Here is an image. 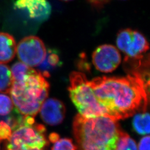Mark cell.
<instances>
[{"instance_id": "obj_1", "label": "cell", "mask_w": 150, "mask_h": 150, "mask_svg": "<svg viewBox=\"0 0 150 150\" xmlns=\"http://www.w3.org/2000/svg\"><path fill=\"white\" fill-rule=\"evenodd\" d=\"M139 72L126 77H100L90 81L97 100L110 118L125 119L137 112H146L149 82Z\"/></svg>"}, {"instance_id": "obj_2", "label": "cell", "mask_w": 150, "mask_h": 150, "mask_svg": "<svg viewBox=\"0 0 150 150\" xmlns=\"http://www.w3.org/2000/svg\"><path fill=\"white\" fill-rule=\"evenodd\" d=\"M121 129L116 120L107 116H76L73 132L77 150H116Z\"/></svg>"}, {"instance_id": "obj_3", "label": "cell", "mask_w": 150, "mask_h": 150, "mask_svg": "<svg viewBox=\"0 0 150 150\" xmlns=\"http://www.w3.org/2000/svg\"><path fill=\"white\" fill-rule=\"evenodd\" d=\"M49 88L41 74L32 69L22 80L13 82L9 93L18 112L34 117L48 96Z\"/></svg>"}, {"instance_id": "obj_4", "label": "cell", "mask_w": 150, "mask_h": 150, "mask_svg": "<svg viewBox=\"0 0 150 150\" xmlns=\"http://www.w3.org/2000/svg\"><path fill=\"white\" fill-rule=\"evenodd\" d=\"M70 97L80 115L87 118L109 117L106 108L98 101L86 76L80 72L70 75Z\"/></svg>"}, {"instance_id": "obj_5", "label": "cell", "mask_w": 150, "mask_h": 150, "mask_svg": "<svg viewBox=\"0 0 150 150\" xmlns=\"http://www.w3.org/2000/svg\"><path fill=\"white\" fill-rule=\"evenodd\" d=\"M48 144L45 126L34 123L15 129L5 142L4 150H43Z\"/></svg>"}, {"instance_id": "obj_6", "label": "cell", "mask_w": 150, "mask_h": 150, "mask_svg": "<svg viewBox=\"0 0 150 150\" xmlns=\"http://www.w3.org/2000/svg\"><path fill=\"white\" fill-rule=\"evenodd\" d=\"M116 43L118 48L126 56V60H142L149 48L145 36L137 31L129 28L118 32Z\"/></svg>"}, {"instance_id": "obj_7", "label": "cell", "mask_w": 150, "mask_h": 150, "mask_svg": "<svg viewBox=\"0 0 150 150\" xmlns=\"http://www.w3.org/2000/svg\"><path fill=\"white\" fill-rule=\"evenodd\" d=\"M16 52L21 62L28 66H38L46 55V48L39 38L30 36L23 38L16 46Z\"/></svg>"}, {"instance_id": "obj_8", "label": "cell", "mask_w": 150, "mask_h": 150, "mask_svg": "<svg viewBox=\"0 0 150 150\" xmlns=\"http://www.w3.org/2000/svg\"><path fill=\"white\" fill-rule=\"evenodd\" d=\"M121 62L118 50L111 45H103L92 54V62L97 70L109 73L116 70Z\"/></svg>"}, {"instance_id": "obj_9", "label": "cell", "mask_w": 150, "mask_h": 150, "mask_svg": "<svg viewBox=\"0 0 150 150\" xmlns=\"http://www.w3.org/2000/svg\"><path fill=\"white\" fill-rule=\"evenodd\" d=\"M14 7L26 11L31 18L38 21H46L52 11L47 0H16Z\"/></svg>"}, {"instance_id": "obj_10", "label": "cell", "mask_w": 150, "mask_h": 150, "mask_svg": "<svg viewBox=\"0 0 150 150\" xmlns=\"http://www.w3.org/2000/svg\"><path fill=\"white\" fill-rule=\"evenodd\" d=\"M40 111L42 121L51 126H56L62 123L65 117L66 108L64 104L56 98L46 100Z\"/></svg>"}, {"instance_id": "obj_11", "label": "cell", "mask_w": 150, "mask_h": 150, "mask_svg": "<svg viewBox=\"0 0 150 150\" xmlns=\"http://www.w3.org/2000/svg\"><path fill=\"white\" fill-rule=\"evenodd\" d=\"M16 53L15 38L6 32H0V64H7L14 59Z\"/></svg>"}, {"instance_id": "obj_12", "label": "cell", "mask_w": 150, "mask_h": 150, "mask_svg": "<svg viewBox=\"0 0 150 150\" xmlns=\"http://www.w3.org/2000/svg\"><path fill=\"white\" fill-rule=\"evenodd\" d=\"M61 65L59 56L56 51L48 50L42 63L38 66V72L45 77H48L50 73Z\"/></svg>"}, {"instance_id": "obj_13", "label": "cell", "mask_w": 150, "mask_h": 150, "mask_svg": "<svg viewBox=\"0 0 150 150\" xmlns=\"http://www.w3.org/2000/svg\"><path fill=\"white\" fill-rule=\"evenodd\" d=\"M132 126L134 131L139 134H150V115L147 112L136 114L133 118Z\"/></svg>"}, {"instance_id": "obj_14", "label": "cell", "mask_w": 150, "mask_h": 150, "mask_svg": "<svg viewBox=\"0 0 150 150\" xmlns=\"http://www.w3.org/2000/svg\"><path fill=\"white\" fill-rule=\"evenodd\" d=\"M12 83L11 69L7 65L0 64V92L9 93Z\"/></svg>"}, {"instance_id": "obj_15", "label": "cell", "mask_w": 150, "mask_h": 150, "mask_svg": "<svg viewBox=\"0 0 150 150\" xmlns=\"http://www.w3.org/2000/svg\"><path fill=\"white\" fill-rule=\"evenodd\" d=\"M32 69V67L28 66L21 62H17L14 64L11 69L13 82H18L22 80L31 72Z\"/></svg>"}, {"instance_id": "obj_16", "label": "cell", "mask_w": 150, "mask_h": 150, "mask_svg": "<svg viewBox=\"0 0 150 150\" xmlns=\"http://www.w3.org/2000/svg\"><path fill=\"white\" fill-rule=\"evenodd\" d=\"M134 139L122 130L119 135L116 150H138Z\"/></svg>"}, {"instance_id": "obj_17", "label": "cell", "mask_w": 150, "mask_h": 150, "mask_svg": "<svg viewBox=\"0 0 150 150\" xmlns=\"http://www.w3.org/2000/svg\"><path fill=\"white\" fill-rule=\"evenodd\" d=\"M13 103L11 97L5 93H0V116L9 115L13 111Z\"/></svg>"}, {"instance_id": "obj_18", "label": "cell", "mask_w": 150, "mask_h": 150, "mask_svg": "<svg viewBox=\"0 0 150 150\" xmlns=\"http://www.w3.org/2000/svg\"><path fill=\"white\" fill-rule=\"evenodd\" d=\"M53 144L51 150H77L72 140L68 138L59 139Z\"/></svg>"}, {"instance_id": "obj_19", "label": "cell", "mask_w": 150, "mask_h": 150, "mask_svg": "<svg viewBox=\"0 0 150 150\" xmlns=\"http://www.w3.org/2000/svg\"><path fill=\"white\" fill-rule=\"evenodd\" d=\"M12 131L11 127L7 123L0 120V142H5L10 139Z\"/></svg>"}, {"instance_id": "obj_20", "label": "cell", "mask_w": 150, "mask_h": 150, "mask_svg": "<svg viewBox=\"0 0 150 150\" xmlns=\"http://www.w3.org/2000/svg\"><path fill=\"white\" fill-rule=\"evenodd\" d=\"M139 150H150V136H146L142 137L139 144Z\"/></svg>"}, {"instance_id": "obj_21", "label": "cell", "mask_w": 150, "mask_h": 150, "mask_svg": "<svg viewBox=\"0 0 150 150\" xmlns=\"http://www.w3.org/2000/svg\"><path fill=\"white\" fill-rule=\"evenodd\" d=\"M88 1L93 6L100 8L108 3L110 0H88Z\"/></svg>"}, {"instance_id": "obj_22", "label": "cell", "mask_w": 150, "mask_h": 150, "mask_svg": "<svg viewBox=\"0 0 150 150\" xmlns=\"http://www.w3.org/2000/svg\"><path fill=\"white\" fill-rule=\"evenodd\" d=\"M48 138H49V141H51V142L54 143V142H55L57 139H59V135L57 134H56V133L54 132V133H52V134H50Z\"/></svg>"}, {"instance_id": "obj_23", "label": "cell", "mask_w": 150, "mask_h": 150, "mask_svg": "<svg viewBox=\"0 0 150 150\" xmlns=\"http://www.w3.org/2000/svg\"><path fill=\"white\" fill-rule=\"evenodd\" d=\"M62 1H72V0H62Z\"/></svg>"}, {"instance_id": "obj_24", "label": "cell", "mask_w": 150, "mask_h": 150, "mask_svg": "<svg viewBox=\"0 0 150 150\" xmlns=\"http://www.w3.org/2000/svg\"><path fill=\"white\" fill-rule=\"evenodd\" d=\"M0 150H1V149H0Z\"/></svg>"}]
</instances>
